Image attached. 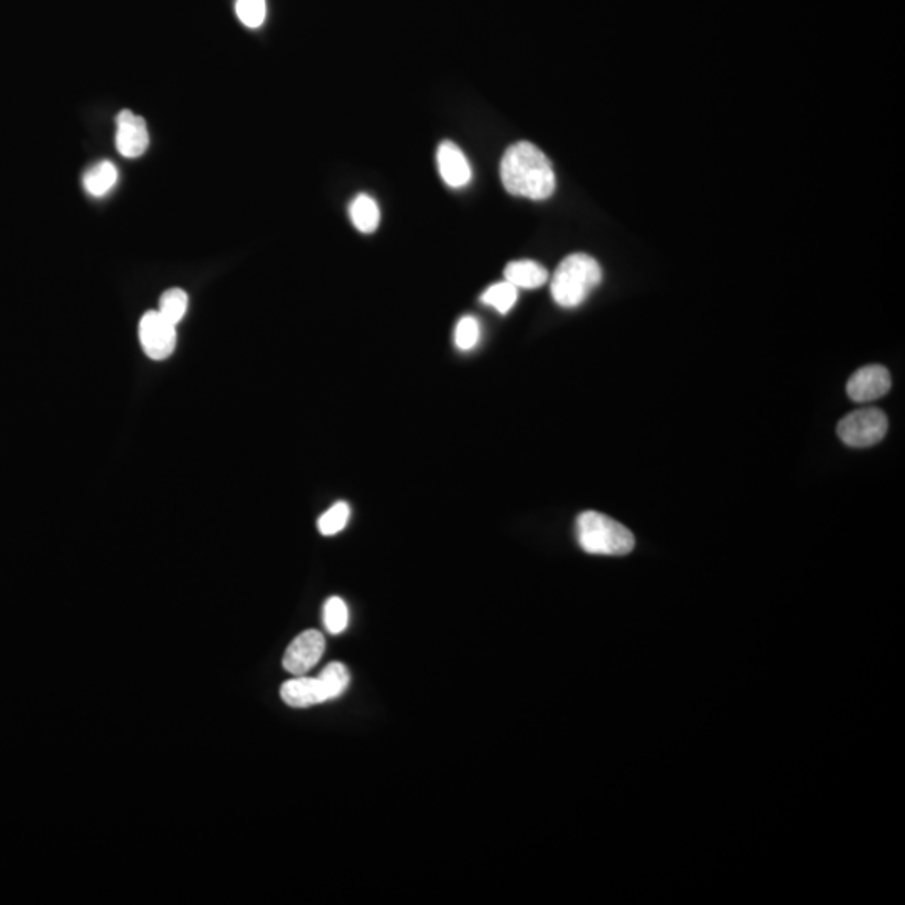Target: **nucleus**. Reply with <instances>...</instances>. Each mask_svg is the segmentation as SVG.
<instances>
[{"label": "nucleus", "mask_w": 905, "mask_h": 905, "mask_svg": "<svg viewBox=\"0 0 905 905\" xmlns=\"http://www.w3.org/2000/svg\"><path fill=\"white\" fill-rule=\"evenodd\" d=\"M500 176L505 190L515 197L547 200L555 192L552 163L528 141H518L505 151Z\"/></svg>", "instance_id": "1"}, {"label": "nucleus", "mask_w": 905, "mask_h": 905, "mask_svg": "<svg viewBox=\"0 0 905 905\" xmlns=\"http://www.w3.org/2000/svg\"><path fill=\"white\" fill-rule=\"evenodd\" d=\"M602 282V269L590 255L572 254L560 262L552 277V297L560 307H579Z\"/></svg>", "instance_id": "2"}, {"label": "nucleus", "mask_w": 905, "mask_h": 905, "mask_svg": "<svg viewBox=\"0 0 905 905\" xmlns=\"http://www.w3.org/2000/svg\"><path fill=\"white\" fill-rule=\"evenodd\" d=\"M577 540L592 555H627L636 545L634 535L622 523L604 513L584 512L577 518Z\"/></svg>", "instance_id": "3"}, {"label": "nucleus", "mask_w": 905, "mask_h": 905, "mask_svg": "<svg viewBox=\"0 0 905 905\" xmlns=\"http://www.w3.org/2000/svg\"><path fill=\"white\" fill-rule=\"evenodd\" d=\"M889 430L887 416L877 408L859 409L838 423L840 440L852 448H869L884 440Z\"/></svg>", "instance_id": "4"}, {"label": "nucleus", "mask_w": 905, "mask_h": 905, "mask_svg": "<svg viewBox=\"0 0 905 905\" xmlns=\"http://www.w3.org/2000/svg\"><path fill=\"white\" fill-rule=\"evenodd\" d=\"M175 324L166 321L158 311H148L140 321V342L146 356L153 361H165L176 347Z\"/></svg>", "instance_id": "5"}, {"label": "nucleus", "mask_w": 905, "mask_h": 905, "mask_svg": "<svg viewBox=\"0 0 905 905\" xmlns=\"http://www.w3.org/2000/svg\"><path fill=\"white\" fill-rule=\"evenodd\" d=\"M326 651V639L321 632L309 629L295 637L284 654V669L294 676H306L312 668H316Z\"/></svg>", "instance_id": "6"}, {"label": "nucleus", "mask_w": 905, "mask_h": 905, "mask_svg": "<svg viewBox=\"0 0 905 905\" xmlns=\"http://www.w3.org/2000/svg\"><path fill=\"white\" fill-rule=\"evenodd\" d=\"M116 148L125 158H140L150 146V133L145 119L133 113L130 109H123L116 118Z\"/></svg>", "instance_id": "7"}, {"label": "nucleus", "mask_w": 905, "mask_h": 905, "mask_svg": "<svg viewBox=\"0 0 905 905\" xmlns=\"http://www.w3.org/2000/svg\"><path fill=\"white\" fill-rule=\"evenodd\" d=\"M892 386L890 373L884 366H867L857 371L847 384V394L852 401L869 403L889 393Z\"/></svg>", "instance_id": "8"}, {"label": "nucleus", "mask_w": 905, "mask_h": 905, "mask_svg": "<svg viewBox=\"0 0 905 905\" xmlns=\"http://www.w3.org/2000/svg\"><path fill=\"white\" fill-rule=\"evenodd\" d=\"M438 170L446 185L451 188H463L470 183L471 166L465 153L453 141H443L438 148Z\"/></svg>", "instance_id": "9"}, {"label": "nucleus", "mask_w": 905, "mask_h": 905, "mask_svg": "<svg viewBox=\"0 0 905 905\" xmlns=\"http://www.w3.org/2000/svg\"><path fill=\"white\" fill-rule=\"evenodd\" d=\"M280 696L285 704L292 708H311L316 704L326 703V691L319 678H306L297 676L295 679L285 681L280 688Z\"/></svg>", "instance_id": "10"}, {"label": "nucleus", "mask_w": 905, "mask_h": 905, "mask_svg": "<svg viewBox=\"0 0 905 905\" xmlns=\"http://www.w3.org/2000/svg\"><path fill=\"white\" fill-rule=\"evenodd\" d=\"M505 280L517 289H538L549 280V272L533 260H515L505 267Z\"/></svg>", "instance_id": "11"}, {"label": "nucleus", "mask_w": 905, "mask_h": 905, "mask_svg": "<svg viewBox=\"0 0 905 905\" xmlns=\"http://www.w3.org/2000/svg\"><path fill=\"white\" fill-rule=\"evenodd\" d=\"M118 181V168L111 161H99L96 165L91 166L83 176L84 190L91 197H104L113 190L114 185Z\"/></svg>", "instance_id": "12"}, {"label": "nucleus", "mask_w": 905, "mask_h": 905, "mask_svg": "<svg viewBox=\"0 0 905 905\" xmlns=\"http://www.w3.org/2000/svg\"><path fill=\"white\" fill-rule=\"evenodd\" d=\"M349 215H351L354 227L362 233L376 232V228L379 227V220H381L378 203H376L374 198L368 197V195H357L352 200L351 207H349Z\"/></svg>", "instance_id": "13"}, {"label": "nucleus", "mask_w": 905, "mask_h": 905, "mask_svg": "<svg viewBox=\"0 0 905 905\" xmlns=\"http://www.w3.org/2000/svg\"><path fill=\"white\" fill-rule=\"evenodd\" d=\"M518 289L510 282H500V284L492 285L485 290V294L481 295V302L487 306L497 309L500 314H508L512 311L513 306L517 304Z\"/></svg>", "instance_id": "14"}, {"label": "nucleus", "mask_w": 905, "mask_h": 905, "mask_svg": "<svg viewBox=\"0 0 905 905\" xmlns=\"http://www.w3.org/2000/svg\"><path fill=\"white\" fill-rule=\"evenodd\" d=\"M317 678L324 686V691H326L329 701L339 698L346 691L349 681H351L349 671H347L346 666L342 662H331L329 666L322 669V673Z\"/></svg>", "instance_id": "15"}, {"label": "nucleus", "mask_w": 905, "mask_h": 905, "mask_svg": "<svg viewBox=\"0 0 905 905\" xmlns=\"http://www.w3.org/2000/svg\"><path fill=\"white\" fill-rule=\"evenodd\" d=\"M187 311L188 295L185 290L168 289L166 292H163L158 312H160L161 316L165 317L166 321H170L171 324L178 326V324L183 321V317H185Z\"/></svg>", "instance_id": "16"}, {"label": "nucleus", "mask_w": 905, "mask_h": 905, "mask_svg": "<svg viewBox=\"0 0 905 905\" xmlns=\"http://www.w3.org/2000/svg\"><path fill=\"white\" fill-rule=\"evenodd\" d=\"M351 517V507L346 502H337L324 515H321L317 528L324 537H332L346 528Z\"/></svg>", "instance_id": "17"}, {"label": "nucleus", "mask_w": 905, "mask_h": 905, "mask_svg": "<svg viewBox=\"0 0 905 905\" xmlns=\"http://www.w3.org/2000/svg\"><path fill=\"white\" fill-rule=\"evenodd\" d=\"M324 624L331 634H341L342 631H346L347 624H349V609L341 597L327 599L326 606H324Z\"/></svg>", "instance_id": "18"}, {"label": "nucleus", "mask_w": 905, "mask_h": 905, "mask_svg": "<svg viewBox=\"0 0 905 905\" xmlns=\"http://www.w3.org/2000/svg\"><path fill=\"white\" fill-rule=\"evenodd\" d=\"M235 12L244 26L259 29L267 17V2L265 0H237Z\"/></svg>", "instance_id": "19"}, {"label": "nucleus", "mask_w": 905, "mask_h": 905, "mask_svg": "<svg viewBox=\"0 0 905 905\" xmlns=\"http://www.w3.org/2000/svg\"><path fill=\"white\" fill-rule=\"evenodd\" d=\"M480 341V324L475 317H461L455 329V344L460 351L475 349Z\"/></svg>", "instance_id": "20"}]
</instances>
